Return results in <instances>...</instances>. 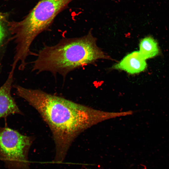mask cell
<instances>
[{
  "instance_id": "1",
  "label": "cell",
  "mask_w": 169,
  "mask_h": 169,
  "mask_svg": "<svg viewBox=\"0 0 169 169\" xmlns=\"http://www.w3.org/2000/svg\"><path fill=\"white\" fill-rule=\"evenodd\" d=\"M13 87L17 94L39 113L48 125L55 145L53 161L61 163L72 142L82 131L103 121L120 116L119 112L101 111L42 90Z\"/></svg>"
},
{
  "instance_id": "2",
  "label": "cell",
  "mask_w": 169,
  "mask_h": 169,
  "mask_svg": "<svg viewBox=\"0 0 169 169\" xmlns=\"http://www.w3.org/2000/svg\"><path fill=\"white\" fill-rule=\"evenodd\" d=\"M32 71H48L65 78L72 70L107 57L97 46L91 34L80 38H64L55 45L46 46L37 54Z\"/></svg>"
},
{
  "instance_id": "3",
  "label": "cell",
  "mask_w": 169,
  "mask_h": 169,
  "mask_svg": "<svg viewBox=\"0 0 169 169\" xmlns=\"http://www.w3.org/2000/svg\"><path fill=\"white\" fill-rule=\"evenodd\" d=\"M72 0H42L22 20L9 21L12 39L16 44V54L26 57L31 54L30 48L35 38L49 28L57 15Z\"/></svg>"
},
{
  "instance_id": "4",
  "label": "cell",
  "mask_w": 169,
  "mask_h": 169,
  "mask_svg": "<svg viewBox=\"0 0 169 169\" xmlns=\"http://www.w3.org/2000/svg\"><path fill=\"white\" fill-rule=\"evenodd\" d=\"M33 140L7 126H0V159L8 169H31L28 154Z\"/></svg>"
},
{
  "instance_id": "5",
  "label": "cell",
  "mask_w": 169,
  "mask_h": 169,
  "mask_svg": "<svg viewBox=\"0 0 169 169\" xmlns=\"http://www.w3.org/2000/svg\"><path fill=\"white\" fill-rule=\"evenodd\" d=\"M14 71L12 69L6 81L0 87V119L12 114H23L11 94Z\"/></svg>"
},
{
  "instance_id": "6",
  "label": "cell",
  "mask_w": 169,
  "mask_h": 169,
  "mask_svg": "<svg viewBox=\"0 0 169 169\" xmlns=\"http://www.w3.org/2000/svg\"><path fill=\"white\" fill-rule=\"evenodd\" d=\"M139 51L133 52L126 55L121 61L115 64L112 68L124 71L130 74L144 71L147 64Z\"/></svg>"
},
{
  "instance_id": "7",
  "label": "cell",
  "mask_w": 169,
  "mask_h": 169,
  "mask_svg": "<svg viewBox=\"0 0 169 169\" xmlns=\"http://www.w3.org/2000/svg\"><path fill=\"white\" fill-rule=\"evenodd\" d=\"M8 22L6 14L0 12V73L2 61L6 47L9 41L12 40Z\"/></svg>"
},
{
  "instance_id": "8",
  "label": "cell",
  "mask_w": 169,
  "mask_h": 169,
  "mask_svg": "<svg viewBox=\"0 0 169 169\" xmlns=\"http://www.w3.org/2000/svg\"><path fill=\"white\" fill-rule=\"evenodd\" d=\"M139 52L145 60L152 58L159 53L157 44L151 37H146L141 40L139 44Z\"/></svg>"
},
{
  "instance_id": "9",
  "label": "cell",
  "mask_w": 169,
  "mask_h": 169,
  "mask_svg": "<svg viewBox=\"0 0 169 169\" xmlns=\"http://www.w3.org/2000/svg\"><path fill=\"white\" fill-rule=\"evenodd\" d=\"M86 169H90V168H86Z\"/></svg>"
}]
</instances>
